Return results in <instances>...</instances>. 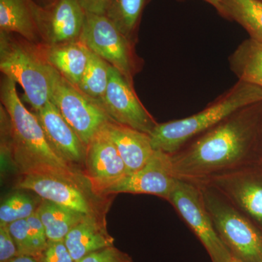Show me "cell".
<instances>
[{
	"label": "cell",
	"instance_id": "cell-1",
	"mask_svg": "<svg viewBox=\"0 0 262 262\" xmlns=\"http://www.w3.org/2000/svg\"><path fill=\"white\" fill-rule=\"evenodd\" d=\"M259 103L236 112L170 154L176 177L200 182L259 160L255 155L259 131L256 107Z\"/></svg>",
	"mask_w": 262,
	"mask_h": 262
},
{
	"label": "cell",
	"instance_id": "cell-2",
	"mask_svg": "<svg viewBox=\"0 0 262 262\" xmlns=\"http://www.w3.org/2000/svg\"><path fill=\"white\" fill-rule=\"evenodd\" d=\"M15 84L4 75L0 86L2 105L10 119L9 148L6 152L23 175L48 174L80 186V175L52 148L35 114L20 101Z\"/></svg>",
	"mask_w": 262,
	"mask_h": 262
},
{
	"label": "cell",
	"instance_id": "cell-3",
	"mask_svg": "<svg viewBox=\"0 0 262 262\" xmlns=\"http://www.w3.org/2000/svg\"><path fill=\"white\" fill-rule=\"evenodd\" d=\"M259 103H262L261 88L239 81L223 97L199 113L158 123L149 134L151 145L155 150L173 154L232 114Z\"/></svg>",
	"mask_w": 262,
	"mask_h": 262
},
{
	"label": "cell",
	"instance_id": "cell-4",
	"mask_svg": "<svg viewBox=\"0 0 262 262\" xmlns=\"http://www.w3.org/2000/svg\"><path fill=\"white\" fill-rule=\"evenodd\" d=\"M0 70L24 90L26 101L34 112L50 101V64L40 44H34L14 34L0 32Z\"/></svg>",
	"mask_w": 262,
	"mask_h": 262
},
{
	"label": "cell",
	"instance_id": "cell-5",
	"mask_svg": "<svg viewBox=\"0 0 262 262\" xmlns=\"http://www.w3.org/2000/svg\"><path fill=\"white\" fill-rule=\"evenodd\" d=\"M201 188L207 211L219 237L232 257L244 262H262V232L213 186Z\"/></svg>",
	"mask_w": 262,
	"mask_h": 262
},
{
	"label": "cell",
	"instance_id": "cell-6",
	"mask_svg": "<svg viewBox=\"0 0 262 262\" xmlns=\"http://www.w3.org/2000/svg\"><path fill=\"white\" fill-rule=\"evenodd\" d=\"M50 77V101L88 146L105 125L113 120L96 101L71 83L51 65Z\"/></svg>",
	"mask_w": 262,
	"mask_h": 262
},
{
	"label": "cell",
	"instance_id": "cell-7",
	"mask_svg": "<svg viewBox=\"0 0 262 262\" xmlns=\"http://www.w3.org/2000/svg\"><path fill=\"white\" fill-rule=\"evenodd\" d=\"M80 40L133 83L139 70L135 43L128 39L104 15L87 13Z\"/></svg>",
	"mask_w": 262,
	"mask_h": 262
},
{
	"label": "cell",
	"instance_id": "cell-8",
	"mask_svg": "<svg viewBox=\"0 0 262 262\" xmlns=\"http://www.w3.org/2000/svg\"><path fill=\"white\" fill-rule=\"evenodd\" d=\"M168 201L201 241L212 262L232 261L233 257L215 231L198 184L178 179Z\"/></svg>",
	"mask_w": 262,
	"mask_h": 262
},
{
	"label": "cell",
	"instance_id": "cell-9",
	"mask_svg": "<svg viewBox=\"0 0 262 262\" xmlns=\"http://www.w3.org/2000/svg\"><path fill=\"white\" fill-rule=\"evenodd\" d=\"M194 183L218 189L262 232V160Z\"/></svg>",
	"mask_w": 262,
	"mask_h": 262
},
{
	"label": "cell",
	"instance_id": "cell-10",
	"mask_svg": "<svg viewBox=\"0 0 262 262\" xmlns=\"http://www.w3.org/2000/svg\"><path fill=\"white\" fill-rule=\"evenodd\" d=\"M98 104L113 122L145 134L158 124L138 98L133 83L112 66L107 89Z\"/></svg>",
	"mask_w": 262,
	"mask_h": 262
},
{
	"label": "cell",
	"instance_id": "cell-11",
	"mask_svg": "<svg viewBox=\"0 0 262 262\" xmlns=\"http://www.w3.org/2000/svg\"><path fill=\"white\" fill-rule=\"evenodd\" d=\"M86 15L78 0H56L39 7L38 26L42 44L56 46L80 40Z\"/></svg>",
	"mask_w": 262,
	"mask_h": 262
},
{
	"label": "cell",
	"instance_id": "cell-12",
	"mask_svg": "<svg viewBox=\"0 0 262 262\" xmlns=\"http://www.w3.org/2000/svg\"><path fill=\"white\" fill-rule=\"evenodd\" d=\"M177 180L170 154L155 150L142 168L127 174L105 192L152 194L168 201Z\"/></svg>",
	"mask_w": 262,
	"mask_h": 262
},
{
	"label": "cell",
	"instance_id": "cell-13",
	"mask_svg": "<svg viewBox=\"0 0 262 262\" xmlns=\"http://www.w3.org/2000/svg\"><path fill=\"white\" fill-rule=\"evenodd\" d=\"M85 163L90 182L100 192H106L128 174L116 146L101 131L87 146Z\"/></svg>",
	"mask_w": 262,
	"mask_h": 262
},
{
	"label": "cell",
	"instance_id": "cell-14",
	"mask_svg": "<svg viewBox=\"0 0 262 262\" xmlns=\"http://www.w3.org/2000/svg\"><path fill=\"white\" fill-rule=\"evenodd\" d=\"M15 188L32 191L42 200L53 202L84 214H94L92 207L80 186L48 174L23 175Z\"/></svg>",
	"mask_w": 262,
	"mask_h": 262
},
{
	"label": "cell",
	"instance_id": "cell-15",
	"mask_svg": "<svg viewBox=\"0 0 262 262\" xmlns=\"http://www.w3.org/2000/svg\"><path fill=\"white\" fill-rule=\"evenodd\" d=\"M34 114L57 154L69 163L85 160L87 146L51 101Z\"/></svg>",
	"mask_w": 262,
	"mask_h": 262
},
{
	"label": "cell",
	"instance_id": "cell-16",
	"mask_svg": "<svg viewBox=\"0 0 262 262\" xmlns=\"http://www.w3.org/2000/svg\"><path fill=\"white\" fill-rule=\"evenodd\" d=\"M101 132L116 146L128 174L142 168L154 154L149 135L145 133L113 121L106 124Z\"/></svg>",
	"mask_w": 262,
	"mask_h": 262
},
{
	"label": "cell",
	"instance_id": "cell-17",
	"mask_svg": "<svg viewBox=\"0 0 262 262\" xmlns=\"http://www.w3.org/2000/svg\"><path fill=\"white\" fill-rule=\"evenodd\" d=\"M34 0H0V32L16 34L34 44H42Z\"/></svg>",
	"mask_w": 262,
	"mask_h": 262
},
{
	"label": "cell",
	"instance_id": "cell-18",
	"mask_svg": "<svg viewBox=\"0 0 262 262\" xmlns=\"http://www.w3.org/2000/svg\"><path fill=\"white\" fill-rule=\"evenodd\" d=\"M64 242L77 262L90 253L114 246L115 238L94 214H89L67 234Z\"/></svg>",
	"mask_w": 262,
	"mask_h": 262
},
{
	"label": "cell",
	"instance_id": "cell-19",
	"mask_svg": "<svg viewBox=\"0 0 262 262\" xmlns=\"http://www.w3.org/2000/svg\"><path fill=\"white\" fill-rule=\"evenodd\" d=\"M40 47L48 63L77 87L87 66V46L78 40L56 46L40 44Z\"/></svg>",
	"mask_w": 262,
	"mask_h": 262
},
{
	"label": "cell",
	"instance_id": "cell-20",
	"mask_svg": "<svg viewBox=\"0 0 262 262\" xmlns=\"http://www.w3.org/2000/svg\"><path fill=\"white\" fill-rule=\"evenodd\" d=\"M36 211L50 241H64L67 234L86 215L46 200H42L38 205Z\"/></svg>",
	"mask_w": 262,
	"mask_h": 262
},
{
	"label": "cell",
	"instance_id": "cell-21",
	"mask_svg": "<svg viewBox=\"0 0 262 262\" xmlns=\"http://www.w3.org/2000/svg\"><path fill=\"white\" fill-rule=\"evenodd\" d=\"M230 67L239 81L262 89V43L245 40L231 56Z\"/></svg>",
	"mask_w": 262,
	"mask_h": 262
},
{
	"label": "cell",
	"instance_id": "cell-22",
	"mask_svg": "<svg viewBox=\"0 0 262 262\" xmlns=\"http://www.w3.org/2000/svg\"><path fill=\"white\" fill-rule=\"evenodd\" d=\"M216 10L226 18L241 24L251 38L262 43V1L223 0Z\"/></svg>",
	"mask_w": 262,
	"mask_h": 262
},
{
	"label": "cell",
	"instance_id": "cell-23",
	"mask_svg": "<svg viewBox=\"0 0 262 262\" xmlns=\"http://www.w3.org/2000/svg\"><path fill=\"white\" fill-rule=\"evenodd\" d=\"M149 0H110L106 17L129 39L136 43L141 16Z\"/></svg>",
	"mask_w": 262,
	"mask_h": 262
},
{
	"label": "cell",
	"instance_id": "cell-24",
	"mask_svg": "<svg viewBox=\"0 0 262 262\" xmlns=\"http://www.w3.org/2000/svg\"><path fill=\"white\" fill-rule=\"evenodd\" d=\"M110 66L88 48L87 66L77 88L97 103L104 96L107 89Z\"/></svg>",
	"mask_w": 262,
	"mask_h": 262
},
{
	"label": "cell",
	"instance_id": "cell-25",
	"mask_svg": "<svg viewBox=\"0 0 262 262\" xmlns=\"http://www.w3.org/2000/svg\"><path fill=\"white\" fill-rule=\"evenodd\" d=\"M38 206L30 196L16 192L8 196L0 207V225H10L15 221L29 218Z\"/></svg>",
	"mask_w": 262,
	"mask_h": 262
},
{
	"label": "cell",
	"instance_id": "cell-26",
	"mask_svg": "<svg viewBox=\"0 0 262 262\" xmlns=\"http://www.w3.org/2000/svg\"><path fill=\"white\" fill-rule=\"evenodd\" d=\"M8 227L16 245L18 256L26 255L32 256V244L27 219L15 221L8 225Z\"/></svg>",
	"mask_w": 262,
	"mask_h": 262
},
{
	"label": "cell",
	"instance_id": "cell-27",
	"mask_svg": "<svg viewBox=\"0 0 262 262\" xmlns=\"http://www.w3.org/2000/svg\"><path fill=\"white\" fill-rule=\"evenodd\" d=\"M29 225L32 257L37 258L47 246L48 239L46 229L38 215L37 211L27 218Z\"/></svg>",
	"mask_w": 262,
	"mask_h": 262
},
{
	"label": "cell",
	"instance_id": "cell-28",
	"mask_svg": "<svg viewBox=\"0 0 262 262\" xmlns=\"http://www.w3.org/2000/svg\"><path fill=\"white\" fill-rule=\"evenodd\" d=\"M36 260L37 262H76L66 246L64 241H48L46 248Z\"/></svg>",
	"mask_w": 262,
	"mask_h": 262
},
{
	"label": "cell",
	"instance_id": "cell-29",
	"mask_svg": "<svg viewBox=\"0 0 262 262\" xmlns=\"http://www.w3.org/2000/svg\"><path fill=\"white\" fill-rule=\"evenodd\" d=\"M77 262H134L126 253L122 252L115 246H110L84 256Z\"/></svg>",
	"mask_w": 262,
	"mask_h": 262
},
{
	"label": "cell",
	"instance_id": "cell-30",
	"mask_svg": "<svg viewBox=\"0 0 262 262\" xmlns=\"http://www.w3.org/2000/svg\"><path fill=\"white\" fill-rule=\"evenodd\" d=\"M18 256L16 245L8 225H0V262H7Z\"/></svg>",
	"mask_w": 262,
	"mask_h": 262
},
{
	"label": "cell",
	"instance_id": "cell-31",
	"mask_svg": "<svg viewBox=\"0 0 262 262\" xmlns=\"http://www.w3.org/2000/svg\"><path fill=\"white\" fill-rule=\"evenodd\" d=\"M78 1L87 13L105 15L110 0H78Z\"/></svg>",
	"mask_w": 262,
	"mask_h": 262
},
{
	"label": "cell",
	"instance_id": "cell-32",
	"mask_svg": "<svg viewBox=\"0 0 262 262\" xmlns=\"http://www.w3.org/2000/svg\"><path fill=\"white\" fill-rule=\"evenodd\" d=\"M7 262H37V261L32 256L20 255V256H15V258H12L10 261Z\"/></svg>",
	"mask_w": 262,
	"mask_h": 262
},
{
	"label": "cell",
	"instance_id": "cell-33",
	"mask_svg": "<svg viewBox=\"0 0 262 262\" xmlns=\"http://www.w3.org/2000/svg\"><path fill=\"white\" fill-rule=\"evenodd\" d=\"M55 1H56V0H39V5L41 7H46L48 6V5L52 4V3Z\"/></svg>",
	"mask_w": 262,
	"mask_h": 262
},
{
	"label": "cell",
	"instance_id": "cell-34",
	"mask_svg": "<svg viewBox=\"0 0 262 262\" xmlns=\"http://www.w3.org/2000/svg\"><path fill=\"white\" fill-rule=\"evenodd\" d=\"M205 1L208 2V3H210V4L213 5V6H214L215 8H216L223 0H205Z\"/></svg>",
	"mask_w": 262,
	"mask_h": 262
},
{
	"label": "cell",
	"instance_id": "cell-35",
	"mask_svg": "<svg viewBox=\"0 0 262 262\" xmlns=\"http://www.w3.org/2000/svg\"><path fill=\"white\" fill-rule=\"evenodd\" d=\"M230 262H244L241 261V260L237 259V258H232V261Z\"/></svg>",
	"mask_w": 262,
	"mask_h": 262
}]
</instances>
